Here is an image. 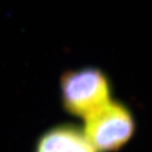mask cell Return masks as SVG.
I'll return each mask as SVG.
<instances>
[{"instance_id": "2", "label": "cell", "mask_w": 152, "mask_h": 152, "mask_svg": "<svg viewBox=\"0 0 152 152\" xmlns=\"http://www.w3.org/2000/svg\"><path fill=\"white\" fill-rule=\"evenodd\" d=\"M83 133L97 151H113L131 137L134 123L121 104L109 102L85 117Z\"/></svg>"}, {"instance_id": "1", "label": "cell", "mask_w": 152, "mask_h": 152, "mask_svg": "<svg viewBox=\"0 0 152 152\" xmlns=\"http://www.w3.org/2000/svg\"><path fill=\"white\" fill-rule=\"evenodd\" d=\"M60 90L66 109L83 118L110 102L107 78L95 69L69 72L62 77Z\"/></svg>"}, {"instance_id": "3", "label": "cell", "mask_w": 152, "mask_h": 152, "mask_svg": "<svg viewBox=\"0 0 152 152\" xmlns=\"http://www.w3.org/2000/svg\"><path fill=\"white\" fill-rule=\"evenodd\" d=\"M35 152H98L85 133L73 127H56L38 140Z\"/></svg>"}]
</instances>
